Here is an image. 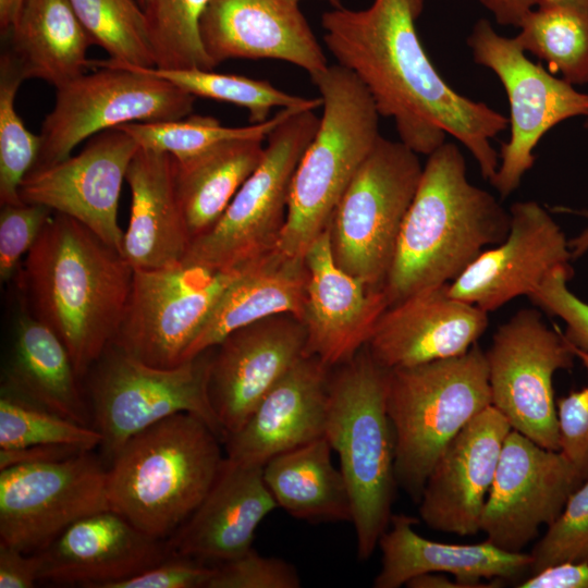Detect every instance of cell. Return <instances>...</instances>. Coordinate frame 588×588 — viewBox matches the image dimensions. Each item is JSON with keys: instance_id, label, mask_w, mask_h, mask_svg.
I'll list each match as a JSON object with an SVG mask.
<instances>
[{"instance_id": "obj_24", "label": "cell", "mask_w": 588, "mask_h": 588, "mask_svg": "<svg viewBox=\"0 0 588 588\" xmlns=\"http://www.w3.org/2000/svg\"><path fill=\"white\" fill-rule=\"evenodd\" d=\"M448 284L389 306L366 344L372 358L393 369L466 353L486 331L488 313L450 296Z\"/></svg>"}, {"instance_id": "obj_56", "label": "cell", "mask_w": 588, "mask_h": 588, "mask_svg": "<svg viewBox=\"0 0 588 588\" xmlns=\"http://www.w3.org/2000/svg\"><path fill=\"white\" fill-rule=\"evenodd\" d=\"M136 1L140 4L143 9H145L150 2V0H136Z\"/></svg>"}, {"instance_id": "obj_14", "label": "cell", "mask_w": 588, "mask_h": 588, "mask_svg": "<svg viewBox=\"0 0 588 588\" xmlns=\"http://www.w3.org/2000/svg\"><path fill=\"white\" fill-rule=\"evenodd\" d=\"M491 405L512 429L549 450H560L553 376L573 367L569 343L537 309L523 308L501 324L485 352Z\"/></svg>"}, {"instance_id": "obj_1", "label": "cell", "mask_w": 588, "mask_h": 588, "mask_svg": "<svg viewBox=\"0 0 588 588\" xmlns=\"http://www.w3.org/2000/svg\"><path fill=\"white\" fill-rule=\"evenodd\" d=\"M424 0H373L363 10L332 8L321 15L323 42L354 73L380 117L392 119L400 142L429 156L453 136L471 154L483 179L500 158L492 139L509 119L453 89L428 58L416 22Z\"/></svg>"}, {"instance_id": "obj_5", "label": "cell", "mask_w": 588, "mask_h": 588, "mask_svg": "<svg viewBox=\"0 0 588 588\" xmlns=\"http://www.w3.org/2000/svg\"><path fill=\"white\" fill-rule=\"evenodd\" d=\"M310 78L320 93L322 114L295 169L275 247L292 258H304L327 230L339 200L381 136L380 114L354 73L336 63Z\"/></svg>"}, {"instance_id": "obj_48", "label": "cell", "mask_w": 588, "mask_h": 588, "mask_svg": "<svg viewBox=\"0 0 588 588\" xmlns=\"http://www.w3.org/2000/svg\"><path fill=\"white\" fill-rule=\"evenodd\" d=\"M519 588H588V562H563L546 567L517 585Z\"/></svg>"}, {"instance_id": "obj_7", "label": "cell", "mask_w": 588, "mask_h": 588, "mask_svg": "<svg viewBox=\"0 0 588 588\" xmlns=\"http://www.w3.org/2000/svg\"><path fill=\"white\" fill-rule=\"evenodd\" d=\"M385 405L396 483L418 503L443 450L491 405L485 351L475 343L455 357L388 369Z\"/></svg>"}, {"instance_id": "obj_42", "label": "cell", "mask_w": 588, "mask_h": 588, "mask_svg": "<svg viewBox=\"0 0 588 588\" xmlns=\"http://www.w3.org/2000/svg\"><path fill=\"white\" fill-rule=\"evenodd\" d=\"M53 211L42 205L21 203L3 205L0 212V279L15 278Z\"/></svg>"}, {"instance_id": "obj_21", "label": "cell", "mask_w": 588, "mask_h": 588, "mask_svg": "<svg viewBox=\"0 0 588 588\" xmlns=\"http://www.w3.org/2000/svg\"><path fill=\"white\" fill-rule=\"evenodd\" d=\"M200 37L216 68L231 59H273L314 76L328 66L295 0H209L200 20Z\"/></svg>"}, {"instance_id": "obj_31", "label": "cell", "mask_w": 588, "mask_h": 588, "mask_svg": "<svg viewBox=\"0 0 588 588\" xmlns=\"http://www.w3.org/2000/svg\"><path fill=\"white\" fill-rule=\"evenodd\" d=\"M4 38L26 79L57 88L93 68L87 51L95 44L70 0H26Z\"/></svg>"}, {"instance_id": "obj_19", "label": "cell", "mask_w": 588, "mask_h": 588, "mask_svg": "<svg viewBox=\"0 0 588 588\" xmlns=\"http://www.w3.org/2000/svg\"><path fill=\"white\" fill-rule=\"evenodd\" d=\"M506 237L485 249L448 285L450 296L486 313L529 295L553 269L571 267L565 234L538 203L518 201L510 208Z\"/></svg>"}, {"instance_id": "obj_45", "label": "cell", "mask_w": 588, "mask_h": 588, "mask_svg": "<svg viewBox=\"0 0 588 588\" xmlns=\"http://www.w3.org/2000/svg\"><path fill=\"white\" fill-rule=\"evenodd\" d=\"M568 342V341H567ZM569 343V342H568ZM588 377V352L573 346ZM560 451L588 478V382L578 391H572L556 402Z\"/></svg>"}, {"instance_id": "obj_32", "label": "cell", "mask_w": 588, "mask_h": 588, "mask_svg": "<svg viewBox=\"0 0 588 588\" xmlns=\"http://www.w3.org/2000/svg\"><path fill=\"white\" fill-rule=\"evenodd\" d=\"M262 142L230 139L189 158H173L175 194L191 242L217 223L258 167Z\"/></svg>"}, {"instance_id": "obj_34", "label": "cell", "mask_w": 588, "mask_h": 588, "mask_svg": "<svg viewBox=\"0 0 588 588\" xmlns=\"http://www.w3.org/2000/svg\"><path fill=\"white\" fill-rule=\"evenodd\" d=\"M514 37L526 52L544 61L572 85L588 84V13L568 8L537 7Z\"/></svg>"}, {"instance_id": "obj_54", "label": "cell", "mask_w": 588, "mask_h": 588, "mask_svg": "<svg viewBox=\"0 0 588 588\" xmlns=\"http://www.w3.org/2000/svg\"><path fill=\"white\" fill-rule=\"evenodd\" d=\"M573 259H577L588 252V226L574 238L568 241Z\"/></svg>"}, {"instance_id": "obj_50", "label": "cell", "mask_w": 588, "mask_h": 588, "mask_svg": "<svg viewBox=\"0 0 588 588\" xmlns=\"http://www.w3.org/2000/svg\"><path fill=\"white\" fill-rule=\"evenodd\" d=\"M503 26L519 27L526 15L537 8V0H478Z\"/></svg>"}, {"instance_id": "obj_49", "label": "cell", "mask_w": 588, "mask_h": 588, "mask_svg": "<svg viewBox=\"0 0 588 588\" xmlns=\"http://www.w3.org/2000/svg\"><path fill=\"white\" fill-rule=\"evenodd\" d=\"M84 451L89 450L64 444L35 445L15 450H0V469L17 464L63 460Z\"/></svg>"}, {"instance_id": "obj_29", "label": "cell", "mask_w": 588, "mask_h": 588, "mask_svg": "<svg viewBox=\"0 0 588 588\" xmlns=\"http://www.w3.org/2000/svg\"><path fill=\"white\" fill-rule=\"evenodd\" d=\"M307 282L305 257H286L273 249L244 265L185 352L183 362L260 319L289 313L303 320Z\"/></svg>"}, {"instance_id": "obj_17", "label": "cell", "mask_w": 588, "mask_h": 588, "mask_svg": "<svg viewBox=\"0 0 588 588\" xmlns=\"http://www.w3.org/2000/svg\"><path fill=\"white\" fill-rule=\"evenodd\" d=\"M138 148L134 138L118 127L97 133L78 154L30 170L20 186L21 200L75 219L122 254L119 199Z\"/></svg>"}, {"instance_id": "obj_25", "label": "cell", "mask_w": 588, "mask_h": 588, "mask_svg": "<svg viewBox=\"0 0 588 588\" xmlns=\"http://www.w3.org/2000/svg\"><path fill=\"white\" fill-rule=\"evenodd\" d=\"M331 369L304 355L224 441L225 457L264 466L275 455L324 436Z\"/></svg>"}, {"instance_id": "obj_4", "label": "cell", "mask_w": 588, "mask_h": 588, "mask_svg": "<svg viewBox=\"0 0 588 588\" xmlns=\"http://www.w3.org/2000/svg\"><path fill=\"white\" fill-rule=\"evenodd\" d=\"M221 444L216 431L191 413L135 433L107 465L111 510L140 530L168 539L215 482L225 458Z\"/></svg>"}, {"instance_id": "obj_52", "label": "cell", "mask_w": 588, "mask_h": 588, "mask_svg": "<svg viewBox=\"0 0 588 588\" xmlns=\"http://www.w3.org/2000/svg\"><path fill=\"white\" fill-rule=\"evenodd\" d=\"M26 0H0V29L5 36L14 26Z\"/></svg>"}, {"instance_id": "obj_20", "label": "cell", "mask_w": 588, "mask_h": 588, "mask_svg": "<svg viewBox=\"0 0 588 588\" xmlns=\"http://www.w3.org/2000/svg\"><path fill=\"white\" fill-rule=\"evenodd\" d=\"M511 430L506 418L490 405L452 439L432 467L418 502L420 518L428 527L457 536L480 531L483 506Z\"/></svg>"}, {"instance_id": "obj_18", "label": "cell", "mask_w": 588, "mask_h": 588, "mask_svg": "<svg viewBox=\"0 0 588 588\" xmlns=\"http://www.w3.org/2000/svg\"><path fill=\"white\" fill-rule=\"evenodd\" d=\"M306 338L304 321L286 313L241 327L215 346L208 391L226 437L242 428L266 394L305 355Z\"/></svg>"}, {"instance_id": "obj_40", "label": "cell", "mask_w": 588, "mask_h": 588, "mask_svg": "<svg viewBox=\"0 0 588 588\" xmlns=\"http://www.w3.org/2000/svg\"><path fill=\"white\" fill-rule=\"evenodd\" d=\"M101 433L25 399L2 391L0 397V450L64 444L95 450Z\"/></svg>"}, {"instance_id": "obj_43", "label": "cell", "mask_w": 588, "mask_h": 588, "mask_svg": "<svg viewBox=\"0 0 588 588\" xmlns=\"http://www.w3.org/2000/svg\"><path fill=\"white\" fill-rule=\"evenodd\" d=\"M299 575L287 561L259 554L253 548L215 565L207 588H299Z\"/></svg>"}, {"instance_id": "obj_38", "label": "cell", "mask_w": 588, "mask_h": 588, "mask_svg": "<svg viewBox=\"0 0 588 588\" xmlns=\"http://www.w3.org/2000/svg\"><path fill=\"white\" fill-rule=\"evenodd\" d=\"M208 1L150 0L144 12L155 68L216 69L200 37V20Z\"/></svg>"}, {"instance_id": "obj_10", "label": "cell", "mask_w": 588, "mask_h": 588, "mask_svg": "<svg viewBox=\"0 0 588 588\" xmlns=\"http://www.w3.org/2000/svg\"><path fill=\"white\" fill-rule=\"evenodd\" d=\"M422 167L402 142L379 137L333 210L328 224L335 264L382 287Z\"/></svg>"}, {"instance_id": "obj_30", "label": "cell", "mask_w": 588, "mask_h": 588, "mask_svg": "<svg viewBox=\"0 0 588 588\" xmlns=\"http://www.w3.org/2000/svg\"><path fill=\"white\" fill-rule=\"evenodd\" d=\"M81 380L61 339L20 303L2 391L93 426Z\"/></svg>"}, {"instance_id": "obj_8", "label": "cell", "mask_w": 588, "mask_h": 588, "mask_svg": "<svg viewBox=\"0 0 588 588\" xmlns=\"http://www.w3.org/2000/svg\"><path fill=\"white\" fill-rule=\"evenodd\" d=\"M213 351L206 350L172 368L147 365L113 343L103 352L85 378L93 426L102 436L105 463L135 433L179 413L200 417L224 443L226 434L208 391Z\"/></svg>"}, {"instance_id": "obj_37", "label": "cell", "mask_w": 588, "mask_h": 588, "mask_svg": "<svg viewBox=\"0 0 588 588\" xmlns=\"http://www.w3.org/2000/svg\"><path fill=\"white\" fill-rule=\"evenodd\" d=\"M95 45L115 65L155 68L144 9L136 0H70Z\"/></svg>"}, {"instance_id": "obj_15", "label": "cell", "mask_w": 588, "mask_h": 588, "mask_svg": "<svg viewBox=\"0 0 588 588\" xmlns=\"http://www.w3.org/2000/svg\"><path fill=\"white\" fill-rule=\"evenodd\" d=\"M94 451L0 469V542L38 553L76 520L111 509L107 465Z\"/></svg>"}, {"instance_id": "obj_9", "label": "cell", "mask_w": 588, "mask_h": 588, "mask_svg": "<svg viewBox=\"0 0 588 588\" xmlns=\"http://www.w3.org/2000/svg\"><path fill=\"white\" fill-rule=\"evenodd\" d=\"M319 120L314 110H298L272 130L258 167L217 223L191 242L182 262L224 271L275 249L286 220L295 169Z\"/></svg>"}, {"instance_id": "obj_55", "label": "cell", "mask_w": 588, "mask_h": 588, "mask_svg": "<svg viewBox=\"0 0 588 588\" xmlns=\"http://www.w3.org/2000/svg\"><path fill=\"white\" fill-rule=\"evenodd\" d=\"M295 1L301 2V1H303V0H295ZM321 1L328 2L332 8H340V7H342L341 0H321Z\"/></svg>"}, {"instance_id": "obj_36", "label": "cell", "mask_w": 588, "mask_h": 588, "mask_svg": "<svg viewBox=\"0 0 588 588\" xmlns=\"http://www.w3.org/2000/svg\"><path fill=\"white\" fill-rule=\"evenodd\" d=\"M145 69L194 97L210 98L246 109L250 124L269 120L270 112L275 107L315 110L322 106L321 97L304 98L292 95L264 79L203 69Z\"/></svg>"}, {"instance_id": "obj_41", "label": "cell", "mask_w": 588, "mask_h": 588, "mask_svg": "<svg viewBox=\"0 0 588 588\" xmlns=\"http://www.w3.org/2000/svg\"><path fill=\"white\" fill-rule=\"evenodd\" d=\"M530 575L563 562H588V478L534 547Z\"/></svg>"}, {"instance_id": "obj_27", "label": "cell", "mask_w": 588, "mask_h": 588, "mask_svg": "<svg viewBox=\"0 0 588 588\" xmlns=\"http://www.w3.org/2000/svg\"><path fill=\"white\" fill-rule=\"evenodd\" d=\"M414 517L392 515L391 528L381 535V568L373 579L375 588H399L425 573L452 575L465 588H490L483 578L513 579L528 569L532 558L510 552L492 542L451 544L427 539L414 529Z\"/></svg>"}, {"instance_id": "obj_6", "label": "cell", "mask_w": 588, "mask_h": 588, "mask_svg": "<svg viewBox=\"0 0 588 588\" xmlns=\"http://www.w3.org/2000/svg\"><path fill=\"white\" fill-rule=\"evenodd\" d=\"M330 373L324 437L339 455L352 501L357 558L368 560L389 527L396 483L388 369L366 345Z\"/></svg>"}, {"instance_id": "obj_22", "label": "cell", "mask_w": 588, "mask_h": 588, "mask_svg": "<svg viewBox=\"0 0 588 588\" xmlns=\"http://www.w3.org/2000/svg\"><path fill=\"white\" fill-rule=\"evenodd\" d=\"M305 262V355L334 368L367 344L389 302L382 287L366 284L335 264L328 228L308 248Z\"/></svg>"}, {"instance_id": "obj_13", "label": "cell", "mask_w": 588, "mask_h": 588, "mask_svg": "<svg viewBox=\"0 0 588 588\" xmlns=\"http://www.w3.org/2000/svg\"><path fill=\"white\" fill-rule=\"evenodd\" d=\"M242 267L212 271L181 261L157 269H134L113 344L154 367L182 364L185 352Z\"/></svg>"}, {"instance_id": "obj_57", "label": "cell", "mask_w": 588, "mask_h": 588, "mask_svg": "<svg viewBox=\"0 0 588 588\" xmlns=\"http://www.w3.org/2000/svg\"><path fill=\"white\" fill-rule=\"evenodd\" d=\"M584 127L588 130V115L586 117V121L584 123Z\"/></svg>"}, {"instance_id": "obj_44", "label": "cell", "mask_w": 588, "mask_h": 588, "mask_svg": "<svg viewBox=\"0 0 588 588\" xmlns=\"http://www.w3.org/2000/svg\"><path fill=\"white\" fill-rule=\"evenodd\" d=\"M573 275L571 267L553 269L528 295L543 311L565 323V339L575 347L588 352V303L567 286Z\"/></svg>"}, {"instance_id": "obj_16", "label": "cell", "mask_w": 588, "mask_h": 588, "mask_svg": "<svg viewBox=\"0 0 588 588\" xmlns=\"http://www.w3.org/2000/svg\"><path fill=\"white\" fill-rule=\"evenodd\" d=\"M585 477L559 450L540 446L512 429L503 443L480 522L487 540L502 550L522 552L561 514Z\"/></svg>"}, {"instance_id": "obj_53", "label": "cell", "mask_w": 588, "mask_h": 588, "mask_svg": "<svg viewBox=\"0 0 588 588\" xmlns=\"http://www.w3.org/2000/svg\"><path fill=\"white\" fill-rule=\"evenodd\" d=\"M537 7L568 8L588 13V0H537Z\"/></svg>"}, {"instance_id": "obj_23", "label": "cell", "mask_w": 588, "mask_h": 588, "mask_svg": "<svg viewBox=\"0 0 588 588\" xmlns=\"http://www.w3.org/2000/svg\"><path fill=\"white\" fill-rule=\"evenodd\" d=\"M39 581L109 588L172 553L168 539L154 537L108 509L87 515L39 552Z\"/></svg>"}, {"instance_id": "obj_26", "label": "cell", "mask_w": 588, "mask_h": 588, "mask_svg": "<svg viewBox=\"0 0 588 588\" xmlns=\"http://www.w3.org/2000/svg\"><path fill=\"white\" fill-rule=\"evenodd\" d=\"M277 507L262 466L225 457L204 500L168 538L169 547L207 565L233 560L252 549L257 527Z\"/></svg>"}, {"instance_id": "obj_35", "label": "cell", "mask_w": 588, "mask_h": 588, "mask_svg": "<svg viewBox=\"0 0 588 588\" xmlns=\"http://www.w3.org/2000/svg\"><path fill=\"white\" fill-rule=\"evenodd\" d=\"M301 108H283L266 122L230 127L209 115H187L158 122H134L118 128L126 132L139 148L161 151L175 159H185L225 140L254 138L265 140L283 120Z\"/></svg>"}, {"instance_id": "obj_12", "label": "cell", "mask_w": 588, "mask_h": 588, "mask_svg": "<svg viewBox=\"0 0 588 588\" xmlns=\"http://www.w3.org/2000/svg\"><path fill=\"white\" fill-rule=\"evenodd\" d=\"M467 45L474 61L498 76L509 99L511 134L490 181L507 197L532 168L534 149L543 135L565 120L588 115V93L534 63L514 37L500 35L486 19L475 23Z\"/></svg>"}, {"instance_id": "obj_33", "label": "cell", "mask_w": 588, "mask_h": 588, "mask_svg": "<svg viewBox=\"0 0 588 588\" xmlns=\"http://www.w3.org/2000/svg\"><path fill=\"white\" fill-rule=\"evenodd\" d=\"M332 451L323 436L280 453L262 466L278 507L309 523H352L351 495L341 469L332 463Z\"/></svg>"}, {"instance_id": "obj_51", "label": "cell", "mask_w": 588, "mask_h": 588, "mask_svg": "<svg viewBox=\"0 0 588 588\" xmlns=\"http://www.w3.org/2000/svg\"><path fill=\"white\" fill-rule=\"evenodd\" d=\"M409 588H465L456 579L451 580L444 573H425L406 583Z\"/></svg>"}, {"instance_id": "obj_46", "label": "cell", "mask_w": 588, "mask_h": 588, "mask_svg": "<svg viewBox=\"0 0 588 588\" xmlns=\"http://www.w3.org/2000/svg\"><path fill=\"white\" fill-rule=\"evenodd\" d=\"M215 566L172 552L139 574L109 588H207Z\"/></svg>"}, {"instance_id": "obj_39", "label": "cell", "mask_w": 588, "mask_h": 588, "mask_svg": "<svg viewBox=\"0 0 588 588\" xmlns=\"http://www.w3.org/2000/svg\"><path fill=\"white\" fill-rule=\"evenodd\" d=\"M26 79L17 62L5 49L0 58V203H23L20 186L33 168L40 136L29 132L15 109V96Z\"/></svg>"}, {"instance_id": "obj_28", "label": "cell", "mask_w": 588, "mask_h": 588, "mask_svg": "<svg viewBox=\"0 0 588 588\" xmlns=\"http://www.w3.org/2000/svg\"><path fill=\"white\" fill-rule=\"evenodd\" d=\"M131 212L122 255L133 269L181 262L191 245L173 179V157L138 148L126 171Z\"/></svg>"}, {"instance_id": "obj_11", "label": "cell", "mask_w": 588, "mask_h": 588, "mask_svg": "<svg viewBox=\"0 0 588 588\" xmlns=\"http://www.w3.org/2000/svg\"><path fill=\"white\" fill-rule=\"evenodd\" d=\"M93 68L94 72L56 88L54 105L42 121L40 148L30 170L62 161L79 143L102 131L192 113L196 97L145 68L107 60L93 61Z\"/></svg>"}, {"instance_id": "obj_3", "label": "cell", "mask_w": 588, "mask_h": 588, "mask_svg": "<svg viewBox=\"0 0 588 588\" xmlns=\"http://www.w3.org/2000/svg\"><path fill=\"white\" fill-rule=\"evenodd\" d=\"M511 223L489 192L471 184L458 146L444 142L429 156L404 218L382 289L389 306L455 280Z\"/></svg>"}, {"instance_id": "obj_47", "label": "cell", "mask_w": 588, "mask_h": 588, "mask_svg": "<svg viewBox=\"0 0 588 588\" xmlns=\"http://www.w3.org/2000/svg\"><path fill=\"white\" fill-rule=\"evenodd\" d=\"M40 553H24L0 542V588H30L39 581Z\"/></svg>"}, {"instance_id": "obj_2", "label": "cell", "mask_w": 588, "mask_h": 588, "mask_svg": "<svg viewBox=\"0 0 588 588\" xmlns=\"http://www.w3.org/2000/svg\"><path fill=\"white\" fill-rule=\"evenodd\" d=\"M133 273L117 248L53 212L14 279L20 303L61 339L83 379L115 340Z\"/></svg>"}]
</instances>
